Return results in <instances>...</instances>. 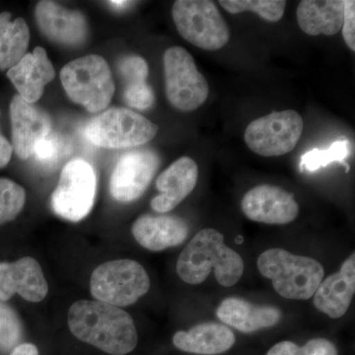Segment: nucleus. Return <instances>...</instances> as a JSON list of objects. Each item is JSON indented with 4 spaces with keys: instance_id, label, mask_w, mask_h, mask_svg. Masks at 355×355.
<instances>
[{
    "instance_id": "f257e3e1",
    "label": "nucleus",
    "mask_w": 355,
    "mask_h": 355,
    "mask_svg": "<svg viewBox=\"0 0 355 355\" xmlns=\"http://www.w3.org/2000/svg\"><path fill=\"white\" fill-rule=\"evenodd\" d=\"M69 330L81 342L110 355H125L137 347V327L132 316L100 301L79 300L67 316Z\"/></svg>"
},
{
    "instance_id": "f03ea898",
    "label": "nucleus",
    "mask_w": 355,
    "mask_h": 355,
    "mask_svg": "<svg viewBox=\"0 0 355 355\" xmlns=\"http://www.w3.org/2000/svg\"><path fill=\"white\" fill-rule=\"evenodd\" d=\"M177 273L186 284H202L214 270L217 282L235 286L244 272V261L226 246L224 236L216 229H202L189 242L177 261Z\"/></svg>"
},
{
    "instance_id": "7ed1b4c3",
    "label": "nucleus",
    "mask_w": 355,
    "mask_h": 355,
    "mask_svg": "<svg viewBox=\"0 0 355 355\" xmlns=\"http://www.w3.org/2000/svg\"><path fill=\"white\" fill-rule=\"evenodd\" d=\"M259 270L272 280L282 297L308 300L324 279L323 266L310 257L298 256L284 249L266 250L259 257Z\"/></svg>"
},
{
    "instance_id": "20e7f679",
    "label": "nucleus",
    "mask_w": 355,
    "mask_h": 355,
    "mask_svg": "<svg viewBox=\"0 0 355 355\" xmlns=\"http://www.w3.org/2000/svg\"><path fill=\"white\" fill-rule=\"evenodd\" d=\"M60 76L67 97L89 113H100L113 99V74L107 60L100 55H88L69 62L60 70Z\"/></svg>"
},
{
    "instance_id": "39448f33",
    "label": "nucleus",
    "mask_w": 355,
    "mask_h": 355,
    "mask_svg": "<svg viewBox=\"0 0 355 355\" xmlns=\"http://www.w3.org/2000/svg\"><path fill=\"white\" fill-rule=\"evenodd\" d=\"M158 125L146 116L125 108H113L91 119L86 137L103 148L121 149L144 146L157 135Z\"/></svg>"
},
{
    "instance_id": "423d86ee",
    "label": "nucleus",
    "mask_w": 355,
    "mask_h": 355,
    "mask_svg": "<svg viewBox=\"0 0 355 355\" xmlns=\"http://www.w3.org/2000/svg\"><path fill=\"white\" fill-rule=\"evenodd\" d=\"M150 288V279L137 261L123 259L103 263L92 272L90 291L100 302L116 307L132 305Z\"/></svg>"
},
{
    "instance_id": "0eeeda50",
    "label": "nucleus",
    "mask_w": 355,
    "mask_h": 355,
    "mask_svg": "<svg viewBox=\"0 0 355 355\" xmlns=\"http://www.w3.org/2000/svg\"><path fill=\"white\" fill-rule=\"evenodd\" d=\"M172 17L179 34L202 50H220L230 39L225 20L210 0H177Z\"/></svg>"
},
{
    "instance_id": "6e6552de",
    "label": "nucleus",
    "mask_w": 355,
    "mask_h": 355,
    "mask_svg": "<svg viewBox=\"0 0 355 355\" xmlns=\"http://www.w3.org/2000/svg\"><path fill=\"white\" fill-rule=\"evenodd\" d=\"M164 62L166 95L175 109L193 112L202 107L209 94V86L198 71L193 58L182 46L168 49Z\"/></svg>"
},
{
    "instance_id": "1a4fd4ad",
    "label": "nucleus",
    "mask_w": 355,
    "mask_h": 355,
    "mask_svg": "<svg viewBox=\"0 0 355 355\" xmlns=\"http://www.w3.org/2000/svg\"><path fill=\"white\" fill-rule=\"evenodd\" d=\"M96 191L97 177L92 166L83 159H74L62 169L51 195V209L65 220L81 221L93 209Z\"/></svg>"
},
{
    "instance_id": "9d476101",
    "label": "nucleus",
    "mask_w": 355,
    "mask_h": 355,
    "mask_svg": "<svg viewBox=\"0 0 355 355\" xmlns=\"http://www.w3.org/2000/svg\"><path fill=\"white\" fill-rule=\"evenodd\" d=\"M304 130L302 116L294 110L275 112L249 123L244 139L253 153L275 157L291 153Z\"/></svg>"
},
{
    "instance_id": "9b49d317",
    "label": "nucleus",
    "mask_w": 355,
    "mask_h": 355,
    "mask_svg": "<svg viewBox=\"0 0 355 355\" xmlns=\"http://www.w3.org/2000/svg\"><path fill=\"white\" fill-rule=\"evenodd\" d=\"M160 159L150 149H135L123 154L112 173L110 193L120 202L139 200L157 172Z\"/></svg>"
},
{
    "instance_id": "f8f14e48",
    "label": "nucleus",
    "mask_w": 355,
    "mask_h": 355,
    "mask_svg": "<svg viewBox=\"0 0 355 355\" xmlns=\"http://www.w3.org/2000/svg\"><path fill=\"white\" fill-rule=\"evenodd\" d=\"M11 146L21 160L31 157L35 147L51 135V121L44 110L25 102L19 95L13 96L9 104Z\"/></svg>"
},
{
    "instance_id": "ddd939ff",
    "label": "nucleus",
    "mask_w": 355,
    "mask_h": 355,
    "mask_svg": "<svg viewBox=\"0 0 355 355\" xmlns=\"http://www.w3.org/2000/svg\"><path fill=\"white\" fill-rule=\"evenodd\" d=\"M35 17L40 31L53 43L78 46L88 38L87 19L80 11L70 10L55 1H39Z\"/></svg>"
},
{
    "instance_id": "4468645a",
    "label": "nucleus",
    "mask_w": 355,
    "mask_h": 355,
    "mask_svg": "<svg viewBox=\"0 0 355 355\" xmlns=\"http://www.w3.org/2000/svg\"><path fill=\"white\" fill-rule=\"evenodd\" d=\"M241 207L250 220L279 225L295 220L299 212L293 195L272 184L251 189L242 198Z\"/></svg>"
},
{
    "instance_id": "2eb2a0df",
    "label": "nucleus",
    "mask_w": 355,
    "mask_h": 355,
    "mask_svg": "<svg viewBox=\"0 0 355 355\" xmlns=\"http://www.w3.org/2000/svg\"><path fill=\"white\" fill-rule=\"evenodd\" d=\"M48 292L43 270L35 259L24 257L12 263L0 261V300L6 302L19 294L29 302L38 303Z\"/></svg>"
},
{
    "instance_id": "dca6fc26",
    "label": "nucleus",
    "mask_w": 355,
    "mask_h": 355,
    "mask_svg": "<svg viewBox=\"0 0 355 355\" xmlns=\"http://www.w3.org/2000/svg\"><path fill=\"white\" fill-rule=\"evenodd\" d=\"M17 94L29 104L41 99L44 87L55 79V70L43 46H36L6 72Z\"/></svg>"
},
{
    "instance_id": "f3484780",
    "label": "nucleus",
    "mask_w": 355,
    "mask_h": 355,
    "mask_svg": "<svg viewBox=\"0 0 355 355\" xmlns=\"http://www.w3.org/2000/svg\"><path fill=\"white\" fill-rule=\"evenodd\" d=\"M198 179V167L195 160L183 156L161 173L156 181L160 191L151 200V207L160 214L171 211L195 190Z\"/></svg>"
},
{
    "instance_id": "a211bd4d",
    "label": "nucleus",
    "mask_w": 355,
    "mask_h": 355,
    "mask_svg": "<svg viewBox=\"0 0 355 355\" xmlns=\"http://www.w3.org/2000/svg\"><path fill=\"white\" fill-rule=\"evenodd\" d=\"M132 232L140 246L159 252L183 244L189 236V225L179 216L144 214L132 224Z\"/></svg>"
},
{
    "instance_id": "6ab92c4d",
    "label": "nucleus",
    "mask_w": 355,
    "mask_h": 355,
    "mask_svg": "<svg viewBox=\"0 0 355 355\" xmlns=\"http://www.w3.org/2000/svg\"><path fill=\"white\" fill-rule=\"evenodd\" d=\"M355 292V254L343 263L340 272L322 280L313 295L318 310L333 319H340L349 310Z\"/></svg>"
},
{
    "instance_id": "aec40b11",
    "label": "nucleus",
    "mask_w": 355,
    "mask_h": 355,
    "mask_svg": "<svg viewBox=\"0 0 355 355\" xmlns=\"http://www.w3.org/2000/svg\"><path fill=\"white\" fill-rule=\"evenodd\" d=\"M216 316L228 326L249 334L275 326L282 319V312L272 306L254 305L241 298L224 299L216 310Z\"/></svg>"
},
{
    "instance_id": "412c9836",
    "label": "nucleus",
    "mask_w": 355,
    "mask_h": 355,
    "mask_svg": "<svg viewBox=\"0 0 355 355\" xmlns=\"http://www.w3.org/2000/svg\"><path fill=\"white\" fill-rule=\"evenodd\" d=\"M235 335L225 324L202 323L189 331H179L173 336L178 349L191 354L216 355L227 352L234 345Z\"/></svg>"
},
{
    "instance_id": "4be33fe9",
    "label": "nucleus",
    "mask_w": 355,
    "mask_h": 355,
    "mask_svg": "<svg viewBox=\"0 0 355 355\" xmlns=\"http://www.w3.org/2000/svg\"><path fill=\"white\" fill-rule=\"evenodd\" d=\"M345 0H302L296 16L299 27L310 36H334L343 23Z\"/></svg>"
},
{
    "instance_id": "5701e85b",
    "label": "nucleus",
    "mask_w": 355,
    "mask_h": 355,
    "mask_svg": "<svg viewBox=\"0 0 355 355\" xmlns=\"http://www.w3.org/2000/svg\"><path fill=\"white\" fill-rule=\"evenodd\" d=\"M118 71L123 81V101L128 107L146 111L155 102L153 88L146 83L148 64L144 58L128 55L118 64Z\"/></svg>"
},
{
    "instance_id": "b1692460",
    "label": "nucleus",
    "mask_w": 355,
    "mask_h": 355,
    "mask_svg": "<svg viewBox=\"0 0 355 355\" xmlns=\"http://www.w3.org/2000/svg\"><path fill=\"white\" fill-rule=\"evenodd\" d=\"M30 28L22 17L9 11L0 12V71H8L27 53Z\"/></svg>"
},
{
    "instance_id": "393cba45",
    "label": "nucleus",
    "mask_w": 355,
    "mask_h": 355,
    "mask_svg": "<svg viewBox=\"0 0 355 355\" xmlns=\"http://www.w3.org/2000/svg\"><path fill=\"white\" fill-rule=\"evenodd\" d=\"M218 3L229 13L252 11L268 22L282 19L286 7L284 0H220Z\"/></svg>"
},
{
    "instance_id": "a878e982",
    "label": "nucleus",
    "mask_w": 355,
    "mask_h": 355,
    "mask_svg": "<svg viewBox=\"0 0 355 355\" xmlns=\"http://www.w3.org/2000/svg\"><path fill=\"white\" fill-rule=\"evenodd\" d=\"M349 140L340 139L334 142L328 149L314 148L302 155L300 161V171H317L331 163L345 164V159L349 155Z\"/></svg>"
},
{
    "instance_id": "bb28decb",
    "label": "nucleus",
    "mask_w": 355,
    "mask_h": 355,
    "mask_svg": "<svg viewBox=\"0 0 355 355\" xmlns=\"http://www.w3.org/2000/svg\"><path fill=\"white\" fill-rule=\"evenodd\" d=\"M25 203L24 188L8 178H0V226L16 219Z\"/></svg>"
},
{
    "instance_id": "cd10ccee",
    "label": "nucleus",
    "mask_w": 355,
    "mask_h": 355,
    "mask_svg": "<svg viewBox=\"0 0 355 355\" xmlns=\"http://www.w3.org/2000/svg\"><path fill=\"white\" fill-rule=\"evenodd\" d=\"M23 326L19 316L12 307L0 300V350L12 352L20 345Z\"/></svg>"
},
{
    "instance_id": "c85d7f7f",
    "label": "nucleus",
    "mask_w": 355,
    "mask_h": 355,
    "mask_svg": "<svg viewBox=\"0 0 355 355\" xmlns=\"http://www.w3.org/2000/svg\"><path fill=\"white\" fill-rule=\"evenodd\" d=\"M64 140L58 135H50L37 144L33 155H35L40 162L51 164L58 160L60 156L64 155Z\"/></svg>"
},
{
    "instance_id": "c756f323",
    "label": "nucleus",
    "mask_w": 355,
    "mask_h": 355,
    "mask_svg": "<svg viewBox=\"0 0 355 355\" xmlns=\"http://www.w3.org/2000/svg\"><path fill=\"white\" fill-rule=\"evenodd\" d=\"M343 36L349 50L355 51V1L345 0Z\"/></svg>"
},
{
    "instance_id": "7c9ffc66",
    "label": "nucleus",
    "mask_w": 355,
    "mask_h": 355,
    "mask_svg": "<svg viewBox=\"0 0 355 355\" xmlns=\"http://www.w3.org/2000/svg\"><path fill=\"white\" fill-rule=\"evenodd\" d=\"M302 347L305 355H338L336 345L326 338H313Z\"/></svg>"
},
{
    "instance_id": "2f4dec72",
    "label": "nucleus",
    "mask_w": 355,
    "mask_h": 355,
    "mask_svg": "<svg viewBox=\"0 0 355 355\" xmlns=\"http://www.w3.org/2000/svg\"><path fill=\"white\" fill-rule=\"evenodd\" d=\"M266 355H305V354L302 347H299L295 343L284 340L273 345Z\"/></svg>"
},
{
    "instance_id": "473e14b6",
    "label": "nucleus",
    "mask_w": 355,
    "mask_h": 355,
    "mask_svg": "<svg viewBox=\"0 0 355 355\" xmlns=\"http://www.w3.org/2000/svg\"><path fill=\"white\" fill-rule=\"evenodd\" d=\"M1 114V113H0ZM13 155V148L11 142L3 135L0 128V169H3L10 163Z\"/></svg>"
},
{
    "instance_id": "72a5a7b5",
    "label": "nucleus",
    "mask_w": 355,
    "mask_h": 355,
    "mask_svg": "<svg viewBox=\"0 0 355 355\" xmlns=\"http://www.w3.org/2000/svg\"><path fill=\"white\" fill-rule=\"evenodd\" d=\"M10 355H40L36 345L33 343H20L11 352Z\"/></svg>"
},
{
    "instance_id": "f704fd0d",
    "label": "nucleus",
    "mask_w": 355,
    "mask_h": 355,
    "mask_svg": "<svg viewBox=\"0 0 355 355\" xmlns=\"http://www.w3.org/2000/svg\"><path fill=\"white\" fill-rule=\"evenodd\" d=\"M110 4H111L112 6L114 7V8L118 9H123L125 8V7H128L130 6V4H132V2L130 1H110Z\"/></svg>"
}]
</instances>
